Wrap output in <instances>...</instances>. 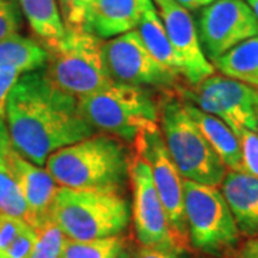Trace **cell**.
I'll use <instances>...</instances> for the list:
<instances>
[{"label": "cell", "instance_id": "obj_1", "mask_svg": "<svg viewBox=\"0 0 258 258\" xmlns=\"http://www.w3.org/2000/svg\"><path fill=\"white\" fill-rule=\"evenodd\" d=\"M5 119L13 149L39 166L56 151L96 134L82 115L79 99L49 82L43 69L19 78Z\"/></svg>", "mask_w": 258, "mask_h": 258}, {"label": "cell", "instance_id": "obj_2", "mask_svg": "<svg viewBox=\"0 0 258 258\" xmlns=\"http://www.w3.org/2000/svg\"><path fill=\"white\" fill-rule=\"evenodd\" d=\"M129 162L119 139L95 134L53 152L45 166L59 186L119 194L129 181Z\"/></svg>", "mask_w": 258, "mask_h": 258}, {"label": "cell", "instance_id": "obj_3", "mask_svg": "<svg viewBox=\"0 0 258 258\" xmlns=\"http://www.w3.org/2000/svg\"><path fill=\"white\" fill-rule=\"evenodd\" d=\"M158 126L184 179L208 186L221 185L228 169L189 116L184 98L175 91H165L159 96Z\"/></svg>", "mask_w": 258, "mask_h": 258}, {"label": "cell", "instance_id": "obj_4", "mask_svg": "<svg viewBox=\"0 0 258 258\" xmlns=\"http://www.w3.org/2000/svg\"><path fill=\"white\" fill-rule=\"evenodd\" d=\"M52 218L68 240L91 241L120 235L128 227L131 212L120 194L59 186Z\"/></svg>", "mask_w": 258, "mask_h": 258}, {"label": "cell", "instance_id": "obj_5", "mask_svg": "<svg viewBox=\"0 0 258 258\" xmlns=\"http://www.w3.org/2000/svg\"><path fill=\"white\" fill-rule=\"evenodd\" d=\"M85 119L95 131L134 142L144 129L158 125L159 98L152 89L113 82L79 99Z\"/></svg>", "mask_w": 258, "mask_h": 258}, {"label": "cell", "instance_id": "obj_6", "mask_svg": "<svg viewBox=\"0 0 258 258\" xmlns=\"http://www.w3.org/2000/svg\"><path fill=\"white\" fill-rule=\"evenodd\" d=\"M103 40L86 30L66 29L62 42L49 52L43 69L47 81L78 99L98 92L113 82L109 75Z\"/></svg>", "mask_w": 258, "mask_h": 258}, {"label": "cell", "instance_id": "obj_7", "mask_svg": "<svg viewBox=\"0 0 258 258\" xmlns=\"http://www.w3.org/2000/svg\"><path fill=\"white\" fill-rule=\"evenodd\" d=\"M184 201L189 247L204 257H235L241 234L221 189L184 179Z\"/></svg>", "mask_w": 258, "mask_h": 258}, {"label": "cell", "instance_id": "obj_8", "mask_svg": "<svg viewBox=\"0 0 258 258\" xmlns=\"http://www.w3.org/2000/svg\"><path fill=\"white\" fill-rule=\"evenodd\" d=\"M135 152L147 159L158 195L165 208L174 240L181 248L189 249L188 228L185 218L184 178L166 151L158 125L141 131L134 141Z\"/></svg>", "mask_w": 258, "mask_h": 258}, {"label": "cell", "instance_id": "obj_9", "mask_svg": "<svg viewBox=\"0 0 258 258\" xmlns=\"http://www.w3.org/2000/svg\"><path fill=\"white\" fill-rule=\"evenodd\" d=\"M105 60L115 82L142 88H155L179 92L181 76H178L149 53L139 33L135 30L108 39L103 43Z\"/></svg>", "mask_w": 258, "mask_h": 258}, {"label": "cell", "instance_id": "obj_10", "mask_svg": "<svg viewBox=\"0 0 258 258\" xmlns=\"http://www.w3.org/2000/svg\"><path fill=\"white\" fill-rule=\"evenodd\" d=\"M178 93L198 109L220 118L234 134L240 129L255 132L258 106V89L255 88L224 75H211L194 86V91L182 88Z\"/></svg>", "mask_w": 258, "mask_h": 258}, {"label": "cell", "instance_id": "obj_11", "mask_svg": "<svg viewBox=\"0 0 258 258\" xmlns=\"http://www.w3.org/2000/svg\"><path fill=\"white\" fill-rule=\"evenodd\" d=\"M197 30L212 63L241 42L257 36L258 22L245 0H215L203 9Z\"/></svg>", "mask_w": 258, "mask_h": 258}, {"label": "cell", "instance_id": "obj_12", "mask_svg": "<svg viewBox=\"0 0 258 258\" xmlns=\"http://www.w3.org/2000/svg\"><path fill=\"white\" fill-rule=\"evenodd\" d=\"M129 179L134 191L132 220L139 244L145 247H179L154 185L151 166L138 152L129 162Z\"/></svg>", "mask_w": 258, "mask_h": 258}, {"label": "cell", "instance_id": "obj_13", "mask_svg": "<svg viewBox=\"0 0 258 258\" xmlns=\"http://www.w3.org/2000/svg\"><path fill=\"white\" fill-rule=\"evenodd\" d=\"M164 23L171 46L181 64V76L197 86L214 75V64L205 56L197 25L189 12L175 0H152Z\"/></svg>", "mask_w": 258, "mask_h": 258}, {"label": "cell", "instance_id": "obj_14", "mask_svg": "<svg viewBox=\"0 0 258 258\" xmlns=\"http://www.w3.org/2000/svg\"><path fill=\"white\" fill-rule=\"evenodd\" d=\"M8 162L28 204V224L37 228L52 217V205L59 186L46 169L22 157L13 147L8 154Z\"/></svg>", "mask_w": 258, "mask_h": 258}, {"label": "cell", "instance_id": "obj_15", "mask_svg": "<svg viewBox=\"0 0 258 258\" xmlns=\"http://www.w3.org/2000/svg\"><path fill=\"white\" fill-rule=\"evenodd\" d=\"M152 0H93L83 30L112 39L135 30Z\"/></svg>", "mask_w": 258, "mask_h": 258}, {"label": "cell", "instance_id": "obj_16", "mask_svg": "<svg viewBox=\"0 0 258 258\" xmlns=\"http://www.w3.org/2000/svg\"><path fill=\"white\" fill-rule=\"evenodd\" d=\"M241 235L258 237V178L228 171L220 185Z\"/></svg>", "mask_w": 258, "mask_h": 258}, {"label": "cell", "instance_id": "obj_17", "mask_svg": "<svg viewBox=\"0 0 258 258\" xmlns=\"http://www.w3.org/2000/svg\"><path fill=\"white\" fill-rule=\"evenodd\" d=\"M185 103L189 116L203 132L205 139L217 152L224 165L227 166V169L242 172V154H241L240 141L231 131L230 126L220 118L205 113L188 101H185Z\"/></svg>", "mask_w": 258, "mask_h": 258}, {"label": "cell", "instance_id": "obj_18", "mask_svg": "<svg viewBox=\"0 0 258 258\" xmlns=\"http://www.w3.org/2000/svg\"><path fill=\"white\" fill-rule=\"evenodd\" d=\"M29 28L47 50L55 49L63 39L66 28L56 0H19Z\"/></svg>", "mask_w": 258, "mask_h": 258}, {"label": "cell", "instance_id": "obj_19", "mask_svg": "<svg viewBox=\"0 0 258 258\" xmlns=\"http://www.w3.org/2000/svg\"><path fill=\"white\" fill-rule=\"evenodd\" d=\"M47 59L46 47L32 37L15 33L0 40V68L13 69L25 75L45 69Z\"/></svg>", "mask_w": 258, "mask_h": 258}, {"label": "cell", "instance_id": "obj_20", "mask_svg": "<svg viewBox=\"0 0 258 258\" xmlns=\"http://www.w3.org/2000/svg\"><path fill=\"white\" fill-rule=\"evenodd\" d=\"M137 32L142 39L144 45L149 50V53L154 56L159 63L164 64L166 69L181 76V64L174 49L171 46L169 37L166 35L164 23L161 20V16L158 13L154 2L145 10L137 28Z\"/></svg>", "mask_w": 258, "mask_h": 258}, {"label": "cell", "instance_id": "obj_21", "mask_svg": "<svg viewBox=\"0 0 258 258\" xmlns=\"http://www.w3.org/2000/svg\"><path fill=\"white\" fill-rule=\"evenodd\" d=\"M212 64L224 76L258 89V35L230 49Z\"/></svg>", "mask_w": 258, "mask_h": 258}, {"label": "cell", "instance_id": "obj_22", "mask_svg": "<svg viewBox=\"0 0 258 258\" xmlns=\"http://www.w3.org/2000/svg\"><path fill=\"white\" fill-rule=\"evenodd\" d=\"M0 214L20 218L26 222L29 218L28 204L10 169L8 155L0 161Z\"/></svg>", "mask_w": 258, "mask_h": 258}, {"label": "cell", "instance_id": "obj_23", "mask_svg": "<svg viewBox=\"0 0 258 258\" xmlns=\"http://www.w3.org/2000/svg\"><path fill=\"white\" fill-rule=\"evenodd\" d=\"M126 249L123 238L109 237L101 240H68L60 258H122Z\"/></svg>", "mask_w": 258, "mask_h": 258}, {"label": "cell", "instance_id": "obj_24", "mask_svg": "<svg viewBox=\"0 0 258 258\" xmlns=\"http://www.w3.org/2000/svg\"><path fill=\"white\" fill-rule=\"evenodd\" d=\"M37 237L30 258H60L66 244V235L50 217L36 228Z\"/></svg>", "mask_w": 258, "mask_h": 258}, {"label": "cell", "instance_id": "obj_25", "mask_svg": "<svg viewBox=\"0 0 258 258\" xmlns=\"http://www.w3.org/2000/svg\"><path fill=\"white\" fill-rule=\"evenodd\" d=\"M66 29L83 30L93 0H56Z\"/></svg>", "mask_w": 258, "mask_h": 258}, {"label": "cell", "instance_id": "obj_26", "mask_svg": "<svg viewBox=\"0 0 258 258\" xmlns=\"http://www.w3.org/2000/svg\"><path fill=\"white\" fill-rule=\"evenodd\" d=\"M238 138L242 154V172L258 178V134L249 129H240Z\"/></svg>", "mask_w": 258, "mask_h": 258}, {"label": "cell", "instance_id": "obj_27", "mask_svg": "<svg viewBox=\"0 0 258 258\" xmlns=\"http://www.w3.org/2000/svg\"><path fill=\"white\" fill-rule=\"evenodd\" d=\"M23 19L19 0H0V40L19 33Z\"/></svg>", "mask_w": 258, "mask_h": 258}, {"label": "cell", "instance_id": "obj_28", "mask_svg": "<svg viewBox=\"0 0 258 258\" xmlns=\"http://www.w3.org/2000/svg\"><path fill=\"white\" fill-rule=\"evenodd\" d=\"M122 258H188V249L181 247H145L129 249L126 247Z\"/></svg>", "mask_w": 258, "mask_h": 258}, {"label": "cell", "instance_id": "obj_29", "mask_svg": "<svg viewBox=\"0 0 258 258\" xmlns=\"http://www.w3.org/2000/svg\"><path fill=\"white\" fill-rule=\"evenodd\" d=\"M37 232L36 228L32 225H26L23 231L13 240L9 248L5 251V255L8 258H30L32 251L36 242Z\"/></svg>", "mask_w": 258, "mask_h": 258}, {"label": "cell", "instance_id": "obj_30", "mask_svg": "<svg viewBox=\"0 0 258 258\" xmlns=\"http://www.w3.org/2000/svg\"><path fill=\"white\" fill-rule=\"evenodd\" d=\"M26 225L28 222L20 218L0 214V254H5V251L9 248L10 244Z\"/></svg>", "mask_w": 258, "mask_h": 258}, {"label": "cell", "instance_id": "obj_31", "mask_svg": "<svg viewBox=\"0 0 258 258\" xmlns=\"http://www.w3.org/2000/svg\"><path fill=\"white\" fill-rule=\"evenodd\" d=\"M22 75L18 71L0 68V116H6V105L9 99L10 91L13 89L15 83L18 82Z\"/></svg>", "mask_w": 258, "mask_h": 258}, {"label": "cell", "instance_id": "obj_32", "mask_svg": "<svg viewBox=\"0 0 258 258\" xmlns=\"http://www.w3.org/2000/svg\"><path fill=\"white\" fill-rule=\"evenodd\" d=\"M235 258H258V237L247 238L238 245Z\"/></svg>", "mask_w": 258, "mask_h": 258}, {"label": "cell", "instance_id": "obj_33", "mask_svg": "<svg viewBox=\"0 0 258 258\" xmlns=\"http://www.w3.org/2000/svg\"><path fill=\"white\" fill-rule=\"evenodd\" d=\"M10 148H12V141H10L8 123L3 116H0V161L8 155Z\"/></svg>", "mask_w": 258, "mask_h": 258}, {"label": "cell", "instance_id": "obj_34", "mask_svg": "<svg viewBox=\"0 0 258 258\" xmlns=\"http://www.w3.org/2000/svg\"><path fill=\"white\" fill-rule=\"evenodd\" d=\"M178 5H181L186 10H197L201 8H207L215 0H175Z\"/></svg>", "mask_w": 258, "mask_h": 258}, {"label": "cell", "instance_id": "obj_35", "mask_svg": "<svg viewBox=\"0 0 258 258\" xmlns=\"http://www.w3.org/2000/svg\"><path fill=\"white\" fill-rule=\"evenodd\" d=\"M247 5L249 6V9L252 10V13H254V16L258 22V0H247Z\"/></svg>", "mask_w": 258, "mask_h": 258}, {"label": "cell", "instance_id": "obj_36", "mask_svg": "<svg viewBox=\"0 0 258 258\" xmlns=\"http://www.w3.org/2000/svg\"><path fill=\"white\" fill-rule=\"evenodd\" d=\"M255 132L258 134V106H257V112H255Z\"/></svg>", "mask_w": 258, "mask_h": 258}, {"label": "cell", "instance_id": "obj_37", "mask_svg": "<svg viewBox=\"0 0 258 258\" xmlns=\"http://www.w3.org/2000/svg\"><path fill=\"white\" fill-rule=\"evenodd\" d=\"M0 258H8V257H6L5 254H0Z\"/></svg>", "mask_w": 258, "mask_h": 258}, {"label": "cell", "instance_id": "obj_38", "mask_svg": "<svg viewBox=\"0 0 258 258\" xmlns=\"http://www.w3.org/2000/svg\"><path fill=\"white\" fill-rule=\"evenodd\" d=\"M203 258H211V257H203Z\"/></svg>", "mask_w": 258, "mask_h": 258}]
</instances>
